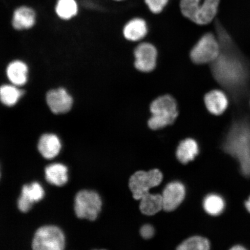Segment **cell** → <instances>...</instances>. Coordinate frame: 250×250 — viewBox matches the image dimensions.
Segmentation results:
<instances>
[{
  "mask_svg": "<svg viewBox=\"0 0 250 250\" xmlns=\"http://www.w3.org/2000/svg\"><path fill=\"white\" fill-rule=\"evenodd\" d=\"M22 90L13 85H4L0 87V101L5 105L11 107L17 104L23 95Z\"/></svg>",
  "mask_w": 250,
  "mask_h": 250,
  "instance_id": "44dd1931",
  "label": "cell"
},
{
  "mask_svg": "<svg viewBox=\"0 0 250 250\" xmlns=\"http://www.w3.org/2000/svg\"><path fill=\"white\" fill-rule=\"evenodd\" d=\"M62 144L59 137L54 134H44L40 137L38 149L41 154L46 159H52L60 152Z\"/></svg>",
  "mask_w": 250,
  "mask_h": 250,
  "instance_id": "4fadbf2b",
  "label": "cell"
},
{
  "mask_svg": "<svg viewBox=\"0 0 250 250\" xmlns=\"http://www.w3.org/2000/svg\"><path fill=\"white\" fill-rule=\"evenodd\" d=\"M168 0H145V2L153 14L161 13L167 4Z\"/></svg>",
  "mask_w": 250,
  "mask_h": 250,
  "instance_id": "d4e9b609",
  "label": "cell"
},
{
  "mask_svg": "<svg viewBox=\"0 0 250 250\" xmlns=\"http://www.w3.org/2000/svg\"><path fill=\"white\" fill-rule=\"evenodd\" d=\"M211 249L210 240L208 237L201 236L189 237L177 248L179 250H209Z\"/></svg>",
  "mask_w": 250,
  "mask_h": 250,
  "instance_id": "7402d4cb",
  "label": "cell"
},
{
  "mask_svg": "<svg viewBox=\"0 0 250 250\" xmlns=\"http://www.w3.org/2000/svg\"><path fill=\"white\" fill-rule=\"evenodd\" d=\"M65 236L60 228L46 226L39 228L34 234L32 248L35 250H62Z\"/></svg>",
  "mask_w": 250,
  "mask_h": 250,
  "instance_id": "5b68a950",
  "label": "cell"
},
{
  "mask_svg": "<svg viewBox=\"0 0 250 250\" xmlns=\"http://www.w3.org/2000/svg\"><path fill=\"white\" fill-rule=\"evenodd\" d=\"M158 56V50L152 43H140L134 50V67L142 73H150L157 65Z\"/></svg>",
  "mask_w": 250,
  "mask_h": 250,
  "instance_id": "52a82bcc",
  "label": "cell"
},
{
  "mask_svg": "<svg viewBox=\"0 0 250 250\" xmlns=\"http://www.w3.org/2000/svg\"><path fill=\"white\" fill-rule=\"evenodd\" d=\"M163 209L166 211H172L179 207L186 196V188L178 181L168 184L162 193Z\"/></svg>",
  "mask_w": 250,
  "mask_h": 250,
  "instance_id": "ba28073f",
  "label": "cell"
},
{
  "mask_svg": "<svg viewBox=\"0 0 250 250\" xmlns=\"http://www.w3.org/2000/svg\"><path fill=\"white\" fill-rule=\"evenodd\" d=\"M203 208L206 213L210 217L220 216L226 209V200L219 193H209L203 199Z\"/></svg>",
  "mask_w": 250,
  "mask_h": 250,
  "instance_id": "9a60e30c",
  "label": "cell"
},
{
  "mask_svg": "<svg viewBox=\"0 0 250 250\" xmlns=\"http://www.w3.org/2000/svg\"><path fill=\"white\" fill-rule=\"evenodd\" d=\"M163 175L160 170L138 171L131 176L129 188L134 199L140 200L149 193V190L162 182Z\"/></svg>",
  "mask_w": 250,
  "mask_h": 250,
  "instance_id": "8992f818",
  "label": "cell"
},
{
  "mask_svg": "<svg viewBox=\"0 0 250 250\" xmlns=\"http://www.w3.org/2000/svg\"><path fill=\"white\" fill-rule=\"evenodd\" d=\"M44 195V190L39 183L34 182L24 185L18 199V208L21 212H26L32 207L34 203L42 201Z\"/></svg>",
  "mask_w": 250,
  "mask_h": 250,
  "instance_id": "9c48e42d",
  "label": "cell"
},
{
  "mask_svg": "<svg viewBox=\"0 0 250 250\" xmlns=\"http://www.w3.org/2000/svg\"><path fill=\"white\" fill-rule=\"evenodd\" d=\"M229 250H248V249L246 247L240 245V244H236V245L231 247Z\"/></svg>",
  "mask_w": 250,
  "mask_h": 250,
  "instance_id": "4316f807",
  "label": "cell"
},
{
  "mask_svg": "<svg viewBox=\"0 0 250 250\" xmlns=\"http://www.w3.org/2000/svg\"><path fill=\"white\" fill-rule=\"evenodd\" d=\"M245 206L246 208V210H248L249 213H250V195L245 201Z\"/></svg>",
  "mask_w": 250,
  "mask_h": 250,
  "instance_id": "83f0119b",
  "label": "cell"
},
{
  "mask_svg": "<svg viewBox=\"0 0 250 250\" xmlns=\"http://www.w3.org/2000/svg\"><path fill=\"white\" fill-rule=\"evenodd\" d=\"M216 31L220 52L210 64L212 74L217 82L236 100L246 91L249 79L248 65L229 34L218 23Z\"/></svg>",
  "mask_w": 250,
  "mask_h": 250,
  "instance_id": "6da1fadb",
  "label": "cell"
},
{
  "mask_svg": "<svg viewBox=\"0 0 250 250\" xmlns=\"http://www.w3.org/2000/svg\"><path fill=\"white\" fill-rule=\"evenodd\" d=\"M151 117L148 120L150 129L158 130L173 124L179 116L177 103L173 96L164 95L158 97L149 106Z\"/></svg>",
  "mask_w": 250,
  "mask_h": 250,
  "instance_id": "7a4b0ae2",
  "label": "cell"
},
{
  "mask_svg": "<svg viewBox=\"0 0 250 250\" xmlns=\"http://www.w3.org/2000/svg\"><path fill=\"white\" fill-rule=\"evenodd\" d=\"M148 32L146 21L142 18L132 19L125 24L123 35L125 39L132 42H138L145 39Z\"/></svg>",
  "mask_w": 250,
  "mask_h": 250,
  "instance_id": "7c38bea8",
  "label": "cell"
},
{
  "mask_svg": "<svg viewBox=\"0 0 250 250\" xmlns=\"http://www.w3.org/2000/svg\"><path fill=\"white\" fill-rule=\"evenodd\" d=\"M101 196L93 190H83L75 198L74 211L78 218L95 221L102 210Z\"/></svg>",
  "mask_w": 250,
  "mask_h": 250,
  "instance_id": "277c9868",
  "label": "cell"
},
{
  "mask_svg": "<svg viewBox=\"0 0 250 250\" xmlns=\"http://www.w3.org/2000/svg\"><path fill=\"white\" fill-rule=\"evenodd\" d=\"M199 154L198 143L192 139H187L182 141L178 146L176 156L179 161L183 164L194 160Z\"/></svg>",
  "mask_w": 250,
  "mask_h": 250,
  "instance_id": "ac0fdd59",
  "label": "cell"
},
{
  "mask_svg": "<svg viewBox=\"0 0 250 250\" xmlns=\"http://www.w3.org/2000/svg\"><path fill=\"white\" fill-rule=\"evenodd\" d=\"M204 102L208 111L215 116L223 114L229 103L226 94L220 90H212L206 94Z\"/></svg>",
  "mask_w": 250,
  "mask_h": 250,
  "instance_id": "8fae6325",
  "label": "cell"
},
{
  "mask_svg": "<svg viewBox=\"0 0 250 250\" xmlns=\"http://www.w3.org/2000/svg\"><path fill=\"white\" fill-rule=\"evenodd\" d=\"M114 1H124V0H114Z\"/></svg>",
  "mask_w": 250,
  "mask_h": 250,
  "instance_id": "f1b7e54d",
  "label": "cell"
},
{
  "mask_svg": "<svg viewBox=\"0 0 250 250\" xmlns=\"http://www.w3.org/2000/svg\"><path fill=\"white\" fill-rule=\"evenodd\" d=\"M201 0H181L180 9L184 17L194 23Z\"/></svg>",
  "mask_w": 250,
  "mask_h": 250,
  "instance_id": "cb8c5ba5",
  "label": "cell"
},
{
  "mask_svg": "<svg viewBox=\"0 0 250 250\" xmlns=\"http://www.w3.org/2000/svg\"><path fill=\"white\" fill-rule=\"evenodd\" d=\"M45 179L49 184L55 186L65 185L68 181V169L62 164H53L45 169Z\"/></svg>",
  "mask_w": 250,
  "mask_h": 250,
  "instance_id": "2e32d148",
  "label": "cell"
},
{
  "mask_svg": "<svg viewBox=\"0 0 250 250\" xmlns=\"http://www.w3.org/2000/svg\"><path fill=\"white\" fill-rule=\"evenodd\" d=\"M28 68L21 61H14L8 65L7 75L9 81L16 86L24 85L27 81Z\"/></svg>",
  "mask_w": 250,
  "mask_h": 250,
  "instance_id": "d6986e66",
  "label": "cell"
},
{
  "mask_svg": "<svg viewBox=\"0 0 250 250\" xmlns=\"http://www.w3.org/2000/svg\"><path fill=\"white\" fill-rule=\"evenodd\" d=\"M35 21L36 14L33 9L21 7L15 11L12 25L18 30L28 29L34 26Z\"/></svg>",
  "mask_w": 250,
  "mask_h": 250,
  "instance_id": "e0dca14e",
  "label": "cell"
},
{
  "mask_svg": "<svg viewBox=\"0 0 250 250\" xmlns=\"http://www.w3.org/2000/svg\"><path fill=\"white\" fill-rule=\"evenodd\" d=\"M140 209L142 213L153 215L163 209V199L159 194H151L149 192L140 199Z\"/></svg>",
  "mask_w": 250,
  "mask_h": 250,
  "instance_id": "ffe728a7",
  "label": "cell"
},
{
  "mask_svg": "<svg viewBox=\"0 0 250 250\" xmlns=\"http://www.w3.org/2000/svg\"><path fill=\"white\" fill-rule=\"evenodd\" d=\"M155 230L151 225L146 224L143 226L140 229L141 235L145 239L152 238L154 235Z\"/></svg>",
  "mask_w": 250,
  "mask_h": 250,
  "instance_id": "484cf974",
  "label": "cell"
},
{
  "mask_svg": "<svg viewBox=\"0 0 250 250\" xmlns=\"http://www.w3.org/2000/svg\"><path fill=\"white\" fill-rule=\"evenodd\" d=\"M0 176H1V174H0Z\"/></svg>",
  "mask_w": 250,
  "mask_h": 250,
  "instance_id": "f546056e",
  "label": "cell"
},
{
  "mask_svg": "<svg viewBox=\"0 0 250 250\" xmlns=\"http://www.w3.org/2000/svg\"><path fill=\"white\" fill-rule=\"evenodd\" d=\"M56 12L62 20H70L77 14V2L75 0H59Z\"/></svg>",
  "mask_w": 250,
  "mask_h": 250,
  "instance_id": "603a6c76",
  "label": "cell"
},
{
  "mask_svg": "<svg viewBox=\"0 0 250 250\" xmlns=\"http://www.w3.org/2000/svg\"><path fill=\"white\" fill-rule=\"evenodd\" d=\"M46 102L55 114H64L69 111L73 105V99L66 90L59 88L50 90L47 93Z\"/></svg>",
  "mask_w": 250,
  "mask_h": 250,
  "instance_id": "30bf717a",
  "label": "cell"
},
{
  "mask_svg": "<svg viewBox=\"0 0 250 250\" xmlns=\"http://www.w3.org/2000/svg\"><path fill=\"white\" fill-rule=\"evenodd\" d=\"M221 0H204L200 5L194 23L206 25L212 22L218 13Z\"/></svg>",
  "mask_w": 250,
  "mask_h": 250,
  "instance_id": "5bb4252c",
  "label": "cell"
},
{
  "mask_svg": "<svg viewBox=\"0 0 250 250\" xmlns=\"http://www.w3.org/2000/svg\"><path fill=\"white\" fill-rule=\"evenodd\" d=\"M220 46L217 37L208 33L201 37L190 51V60L196 64H211L218 58Z\"/></svg>",
  "mask_w": 250,
  "mask_h": 250,
  "instance_id": "3957f363",
  "label": "cell"
}]
</instances>
